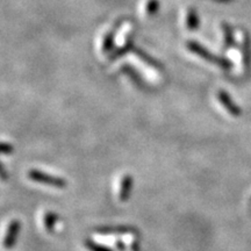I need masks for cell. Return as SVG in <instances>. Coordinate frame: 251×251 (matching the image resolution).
I'll list each match as a JSON object with an SVG mask.
<instances>
[{"label": "cell", "mask_w": 251, "mask_h": 251, "mask_svg": "<svg viewBox=\"0 0 251 251\" xmlns=\"http://www.w3.org/2000/svg\"><path fill=\"white\" fill-rule=\"evenodd\" d=\"M186 48L190 50L191 52H193V54L198 55L199 57L205 59V61L212 63V64H215L216 67L221 68L222 70L228 71L233 68V63L229 61L228 58L224 57V56L213 54V52L209 51L208 49H206L205 47L200 45L197 41H188L186 43Z\"/></svg>", "instance_id": "1"}, {"label": "cell", "mask_w": 251, "mask_h": 251, "mask_svg": "<svg viewBox=\"0 0 251 251\" xmlns=\"http://www.w3.org/2000/svg\"><path fill=\"white\" fill-rule=\"evenodd\" d=\"M28 178L30 180L35 181V183L49 185V186L56 187V188H65L68 183L62 178L57 177V176H52L50 174H46V172L35 170V169H31L28 171Z\"/></svg>", "instance_id": "2"}, {"label": "cell", "mask_w": 251, "mask_h": 251, "mask_svg": "<svg viewBox=\"0 0 251 251\" xmlns=\"http://www.w3.org/2000/svg\"><path fill=\"white\" fill-rule=\"evenodd\" d=\"M125 23V19H119L117 23L114 24V26L112 27V29L108 31L105 35V39H103L102 42V51L105 54H109L114 50V43H115V36H117V33L120 29L122 24Z\"/></svg>", "instance_id": "3"}, {"label": "cell", "mask_w": 251, "mask_h": 251, "mask_svg": "<svg viewBox=\"0 0 251 251\" xmlns=\"http://www.w3.org/2000/svg\"><path fill=\"white\" fill-rule=\"evenodd\" d=\"M21 229V224L18 220H13V221L9 222L7 227V233H6L5 240H4V247L5 249H12L17 243V238L19 236Z\"/></svg>", "instance_id": "4"}, {"label": "cell", "mask_w": 251, "mask_h": 251, "mask_svg": "<svg viewBox=\"0 0 251 251\" xmlns=\"http://www.w3.org/2000/svg\"><path fill=\"white\" fill-rule=\"evenodd\" d=\"M218 98L220 100V102H221V105L227 109V112L230 115H233V117H240V115L242 114L241 108L234 102V100L230 98V96H229L227 91L220 90L218 92Z\"/></svg>", "instance_id": "5"}, {"label": "cell", "mask_w": 251, "mask_h": 251, "mask_svg": "<svg viewBox=\"0 0 251 251\" xmlns=\"http://www.w3.org/2000/svg\"><path fill=\"white\" fill-rule=\"evenodd\" d=\"M241 52H242V61L244 71L249 74L251 69V39L249 34L247 31L243 33L242 39V48H241Z\"/></svg>", "instance_id": "6"}, {"label": "cell", "mask_w": 251, "mask_h": 251, "mask_svg": "<svg viewBox=\"0 0 251 251\" xmlns=\"http://www.w3.org/2000/svg\"><path fill=\"white\" fill-rule=\"evenodd\" d=\"M133 51L135 52V55H136L137 57L141 59V61L146 63V64L148 65V67L155 69L156 71H163V70H164V67H163L162 63L159 62V61H157L156 58H153L151 55H149L148 52L144 51L143 49L134 48Z\"/></svg>", "instance_id": "7"}, {"label": "cell", "mask_w": 251, "mask_h": 251, "mask_svg": "<svg viewBox=\"0 0 251 251\" xmlns=\"http://www.w3.org/2000/svg\"><path fill=\"white\" fill-rule=\"evenodd\" d=\"M135 48L134 46V36L133 34H128L127 36V40H126V43L122 47H120V48L113 50V51L111 52V55L108 56V59L109 61H115V59L120 58L122 57V56H125L126 54H128V52L133 51Z\"/></svg>", "instance_id": "8"}, {"label": "cell", "mask_w": 251, "mask_h": 251, "mask_svg": "<svg viewBox=\"0 0 251 251\" xmlns=\"http://www.w3.org/2000/svg\"><path fill=\"white\" fill-rule=\"evenodd\" d=\"M133 185L134 179L131 175H126L121 180V186H120V192H119V199L120 201L126 202L130 198L131 191H133Z\"/></svg>", "instance_id": "9"}, {"label": "cell", "mask_w": 251, "mask_h": 251, "mask_svg": "<svg viewBox=\"0 0 251 251\" xmlns=\"http://www.w3.org/2000/svg\"><path fill=\"white\" fill-rule=\"evenodd\" d=\"M121 71L124 72L125 75H127V76L134 81L135 85L139 86L140 89H146V81H144L143 78L140 76V74L136 71V69L133 68L129 64H125L124 67L121 68Z\"/></svg>", "instance_id": "10"}, {"label": "cell", "mask_w": 251, "mask_h": 251, "mask_svg": "<svg viewBox=\"0 0 251 251\" xmlns=\"http://www.w3.org/2000/svg\"><path fill=\"white\" fill-rule=\"evenodd\" d=\"M221 28H222V31H224V37H225V51H227V50L234 48L235 45H236L234 29L228 23H222Z\"/></svg>", "instance_id": "11"}, {"label": "cell", "mask_w": 251, "mask_h": 251, "mask_svg": "<svg viewBox=\"0 0 251 251\" xmlns=\"http://www.w3.org/2000/svg\"><path fill=\"white\" fill-rule=\"evenodd\" d=\"M96 231L98 234L117 235V234H129V233H131V231H136V230L131 227H127V226H112V227L97 228Z\"/></svg>", "instance_id": "12"}, {"label": "cell", "mask_w": 251, "mask_h": 251, "mask_svg": "<svg viewBox=\"0 0 251 251\" xmlns=\"http://www.w3.org/2000/svg\"><path fill=\"white\" fill-rule=\"evenodd\" d=\"M200 20H199V14H198V11L194 7H190L187 12L186 17V26L187 29L190 31H194L199 28Z\"/></svg>", "instance_id": "13"}, {"label": "cell", "mask_w": 251, "mask_h": 251, "mask_svg": "<svg viewBox=\"0 0 251 251\" xmlns=\"http://www.w3.org/2000/svg\"><path fill=\"white\" fill-rule=\"evenodd\" d=\"M58 220V215L55 214L54 212H47L45 216H43V225H45V228L47 230L50 231H54V228L56 226V222Z\"/></svg>", "instance_id": "14"}, {"label": "cell", "mask_w": 251, "mask_h": 251, "mask_svg": "<svg viewBox=\"0 0 251 251\" xmlns=\"http://www.w3.org/2000/svg\"><path fill=\"white\" fill-rule=\"evenodd\" d=\"M159 6H161L159 0H148L146 5V13L152 17V15H155L158 12Z\"/></svg>", "instance_id": "15"}, {"label": "cell", "mask_w": 251, "mask_h": 251, "mask_svg": "<svg viewBox=\"0 0 251 251\" xmlns=\"http://www.w3.org/2000/svg\"><path fill=\"white\" fill-rule=\"evenodd\" d=\"M85 246H86L87 249L91 250V251H112L111 249H108V248L100 246V244L93 242L92 240H86L85 241Z\"/></svg>", "instance_id": "16"}, {"label": "cell", "mask_w": 251, "mask_h": 251, "mask_svg": "<svg viewBox=\"0 0 251 251\" xmlns=\"http://www.w3.org/2000/svg\"><path fill=\"white\" fill-rule=\"evenodd\" d=\"M1 152L4 153V155H9V153L13 152V146L9 143H6V142H2L1 144Z\"/></svg>", "instance_id": "17"}, {"label": "cell", "mask_w": 251, "mask_h": 251, "mask_svg": "<svg viewBox=\"0 0 251 251\" xmlns=\"http://www.w3.org/2000/svg\"><path fill=\"white\" fill-rule=\"evenodd\" d=\"M219 1H229V0H219Z\"/></svg>", "instance_id": "18"}]
</instances>
